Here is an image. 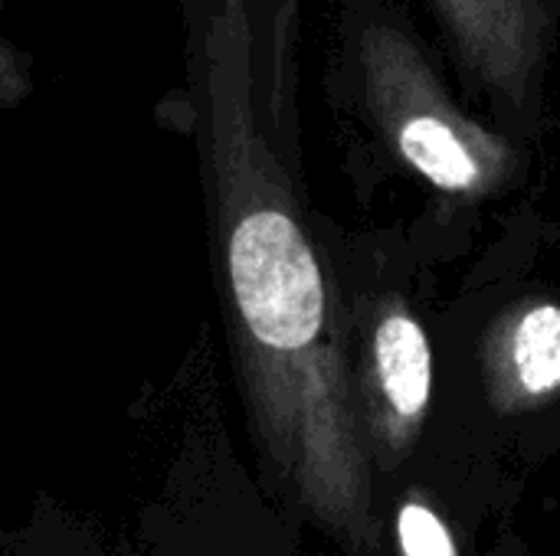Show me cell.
Listing matches in <instances>:
<instances>
[{
  "mask_svg": "<svg viewBox=\"0 0 560 556\" xmlns=\"http://www.w3.org/2000/svg\"><path fill=\"white\" fill-rule=\"evenodd\" d=\"M194 131L243 403L266 469L338 544L374 551L371 456L341 301L305 220L246 0L187 39Z\"/></svg>",
  "mask_w": 560,
  "mask_h": 556,
  "instance_id": "obj_1",
  "label": "cell"
},
{
  "mask_svg": "<svg viewBox=\"0 0 560 556\" xmlns=\"http://www.w3.org/2000/svg\"><path fill=\"white\" fill-rule=\"evenodd\" d=\"M351 380L371 465L390 472L410 456L433 400V351L404 301L394 298L374 311Z\"/></svg>",
  "mask_w": 560,
  "mask_h": 556,
  "instance_id": "obj_2",
  "label": "cell"
},
{
  "mask_svg": "<svg viewBox=\"0 0 560 556\" xmlns=\"http://www.w3.org/2000/svg\"><path fill=\"white\" fill-rule=\"evenodd\" d=\"M489 400L502 413L528 410L560 390V305L532 301L505 315L486 341Z\"/></svg>",
  "mask_w": 560,
  "mask_h": 556,
  "instance_id": "obj_3",
  "label": "cell"
},
{
  "mask_svg": "<svg viewBox=\"0 0 560 556\" xmlns=\"http://www.w3.org/2000/svg\"><path fill=\"white\" fill-rule=\"evenodd\" d=\"M397 147L433 187L450 193L479 190L489 180V164L472 144L440 115H410L397 125Z\"/></svg>",
  "mask_w": 560,
  "mask_h": 556,
  "instance_id": "obj_4",
  "label": "cell"
},
{
  "mask_svg": "<svg viewBox=\"0 0 560 556\" xmlns=\"http://www.w3.org/2000/svg\"><path fill=\"white\" fill-rule=\"evenodd\" d=\"M397 551L400 556H459L446 521L420 498H404L397 511Z\"/></svg>",
  "mask_w": 560,
  "mask_h": 556,
  "instance_id": "obj_5",
  "label": "cell"
},
{
  "mask_svg": "<svg viewBox=\"0 0 560 556\" xmlns=\"http://www.w3.org/2000/svg\"><path fill=\"white\" fill-rule=\"evenodd\" d=\"M3 10L7 0H0V23H3ZM33 88V69H30V56L20 52L0 29V111L20 105Z\"/></svg>",
  "mask_w": 560,
  "mask_h": 556,
  "instance_id": "obj_6",
  "label": "cell"
},
{
  "mask_svg": "<svg viewBox=\"0 0 560 556\" xmlns=\"http://www.w3.org/2000/svg\"><path fill=\"white\" fill-rule=\"evenodd\" d=\"M217 7H220V0H187V29L203 23Z\"/></svg>",
  "mask_w": 560,
  "mask_h": 556,
  "instance_id": "obj_7",
  "label": "cell"
}]
</instances>
